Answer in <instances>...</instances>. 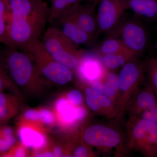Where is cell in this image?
Returning a JSON list of instances; mask_svg holds the SVG:
<instances>
[{
	"label": "cell",
	"instance_id": "obj_1",
	"mask_svg": "<svg viewBox=\"0 0 157 157\" xmlns=\"http://www.w3.org/2000/svg\"><path fill=\"white\" fill-rule=\"evenodd\" d=\"M7 47L23 50L40 40L49 22L50 8L44 0H9Z\"/></svg>",
	"mask_w": 157,
	"mask_h": 157
},
{
	"label": "cell",
	"instance_id": "obj_2",
	"mask_svg": "<svg viewBox=\"0 0 157 157\" xmlns=\"http://www.w3.org/2000/svg\"><path fill=\"white\" fill-rule=\"evenodd\" d=\"M42 42L55 61L72 71L78 69L82 59L87 55L57 27L48 28L43 34Z\"/></svg>",
	"mask_w": 157,
	"mask_h": 157
},
{
	"label": "cell",
	"instance_id": "obj_3",
	"mask_svg": "<svg viewBox=\"0 0 157 157\" xmlns=\"http://www.w3.org/2000/svg\"><path fill=\"white\" fill-rule=\"evenodd\" d=\"M22 51L29 54L36 62L37 69L50 81L63 85L73 79V71L55 61L41 40L31 43Z\"/></svg>",
	"mask_w": 157,
	"mask_h": 157
},
{
	"label": "cell",
	"instance_id": "obj_4",
	"mask_svg": "<svg viewBox=\"0 0 157 157\" xmlns=\"http://www.w3.org/2000/svg\"><path fill=\"white\" fill-rule=\"evenodd\" d=\"M129 146L147 157L157 155V123L132 116L128 123Z\"/></svg>",
	"mask_w": 157,
	"mask_h": 157
},
{
	"label": "cell",
	"instance_id": "obj_5",
	"mask_svg": "<svg viewBox=\"0 0 157 157\" xmlns=\"http://www.w3.org/2000/svg\"><path fill=\"white\" fill-rule=\"evenodd\" d=\"M5 51V61L10 75L16 84L25 86L38 80V70L34 67L28 53L9 47H7Z\"/></svg>",
	"mask_w": 157,
	"mask_h": 157
},
{
	"label": "cell",
	"instance_id": "obj_6",
	"mask_svg": "<svg viewBox=\"0 0 157 157\" xmlns=\"http://www.w3.org/2000/svg\"><path fill=\"white\" fill-rule=\"evenodd\" d=\"M145 67L136 59L127 62L119 74L121 96L118 111H122L129 105L133 94L137 93L144 77Z\"/></svg>",
	"mask_w": 157,
	"mask_h": 157
},
{
	"label": "cell",
	"instance_id": "obj_7",
	"mask_svg": "<svg viewBox=\"0 0 157 157\" xmlns=\"http://www.w3.org/2000/svg\"><path fill=\"white\" fill-rule=\"evenodd\" d=\"M123 21L109 37L119 35L126 47L135 56H139L146 50L148 46V37L146 29L136 18Z\"/></svg>",
	"mask_w": 157,
	"mask_h": 157
},
{
	"label": "cell",
	"instance_id": "obj_8",
	"mask_svg": "<svg viewBox=\"0 0 157 157\" xmlns=\"http://www.w3.org/2000/svg\"><path fill=\"white\" fill-rule=\"evenodd\" d=\"M97 15L98 33L112 35L122 21L128 9L126 0H101Z\"/></svg>",
	"mask_w": 157,
	"mask_h": 157
},
{
	"label": "cell",
	"instance_id": "obj_9",
	"mask_svg": "<svg viewBox=\"0 0 157 157\" xmlns=\"http://www.w3.org/2000/svg\"><path fill=\"white\" fill-rule=\"evenodd\" d=\"M86 143L90 146L101 149H110L121 143V135L116 130L101 124L88 128L83 135Z\"/></svg>",
	"mask_w": 157,
	"mask_h": 157
},
{
	"label": "cell",
	"instance_id": "obj_10",
	"mask_svg": "<svg viewBox=\"0 0 157 157\" xmlns=\"http://www.w3.org/2000/svg\"><path fill=\"white\" fill-rule=\"evenodd\" d=\"M55 21L58 25V28L76 45L91 46L94 44L95 38L78 25L69 10L62 14Z\"/></svg>",
	"mask_w": 157,
	"mask_h": 157
},
{
	"label": "cell",
	"instance_id": "obj_11",
	"mask_svg": "<svg viewBox=\"0 0 157 157\" xmlns=\"http://www.w3.org/2000/svg\"><path fill=\"white\" fill-rule=\"evenodd\" d=\"M95 4L83 5L78 3L68 10L78 25L94 38L98 33L97 15L94 12Z\"/></svg>",
	"mask_w": 157,
	"mask_h": 157
},
{
	"label": "cell",
	"instance_id": "obj_12",
	"mask_svg": "<svg viewBox=\"0 0 157 157\" xmlns=\"http://www.w3.org/2000/svg\"><path fill=\"white\" fill-rule=\"evenodd\" d=\"M128 9L148 20L157 21V0H126Z\"/></svg>",
	"mask_w": 157,
	"mask_h": 157
},
{
	"label": "cell",
	"instance_id": "obj_13",
	"mask_svg": "<svg viewBox=\"0 0 157 157\" xmlns=\"http://www.w3.org/2000/svg\"><path fill=\"white\" fill-rule=\"evenodd\" d=\"M157 106V97L154 91L149 85L144 89L137 93L134 98L135 115L151 109Z\"/></svg>",
	"mask_w": 157,
	"mask_h": 157
},
{
	"label": "cell",
	"instance_id": "obj_14",
	"mask_svg": "<svg viewBox=\"0 0 157 157\" xmlns=\"http://www.w3.org/2000/svg\"><path fill=\"white\" fill-rule=\"evenodd\" d=\"M87 57H84L78 67L80 73L89 81L98 80L102 75L101 65L97 60Z\"/></svg>",
	"mask_w": 157,
	"mask_h": 157
},
{
	"label": "cell",
	"instance_id": "obj_15",
	"mask_svg": "<svg viewBox=\"0 0 157 157\" xmlns=\"http://www.w3.org/2000/svg\"><path fill=\"white\" fill-rule=\"evenodd\" d=\"M99 51L101 55L109 54H124L137 57L124 45L120 39L109 37L104 40L99 46Z\"/></svg>",
	"mask_w": 157,
	"mask_h": 157
},
{
	"label": "cell",
	"instance_id": "obj_16",
	"mask_svg": "<svg viewBox=\"0 0 157 157\" xmlns=\"http://www.w3.org/2000/svg\"><path fill=\"white\" fill-rule=\"evenodd\" d=\"M20 140L21 143L29 147L39 148L45 144V139L39 132L29 128H23L19 132Z\"/></svg>",
	"mask_w": 157,
	"mask_h": 157
},
{
	"label": "cell",
	"instance_id": "obj_17",
	"mask_svg": "<svg viewBox=\"0 0 157 157\" xmlns=\"http://www.w3.org/2000/svg\"><path fill=\"white\" fill-rule=\"evenodd\" d=\"M16 109L15 98L0 92V122L9 119L15 114Z\"/></svg>",
	"mask_w": 157,
	"mask_h": 157
},
{
	"label": "cell",
	"instance_id": "obj_18",
	"mask_svg": "<svg viewBox=\"0 0 157 157\" xmlns=\"http://www.w3.org/2000/svg\"><path fill=\"white\" fill-rule=\"evenodd\" d=\"M82 0H51L49 22L56 21L62 14L73 6L81 2Z\"/></svg>",
	"mask_w": 157,
	"mask_h": 157
},
{
	"label": "cell",
	"instance_id": "obj_19",
	"mask_svg": "<svg viewBox=\"0 0 157 157\" xmlns=\"http://www.w3.org/2000/svg\"><path fill=\"white\" fill-rule=\"evenodd\" d=\"M136 57L124 54H109L101 55V62L105 67L114 70L124 66L127 62L136 59Z\"/></svg>",
	"mask_w": 157,
	"mask_h": 157
},
{
	"label": "cell",
	"instance_id": "obj_20",
	"mask_svg": "<svg viewBox=\"0 0 157 157\" xmlns=\"http://www.w3.org/2000/svg\"><path fill=\"white\" fill-rule=\"evenodd\" d=\"M10 9L9 0H0V42L8 46V27Z\"/></svg>",
	"mask_w": 157,
	"mask_h": 157
},
{
	"label": "cell",
	"instance_id": "obj_21",
	"mask_svg": "<svg viewBox=\"0 0 157 157\" xmlns=\"http://www.w3.org/2000/svg\"><path fill=\"white\" fill-rule=\"evenodd\" d=\"M15 142L16 139L12 129L9 127H0V153L8 151Z\"/></svg>",
	"mask_w": 157,
	"mask_h": 157
},
{
	"label": "cell",
	"instance_id": "obj_22",
	"mask_svg": "<svg viewBox=\"0 0 157 157\" xmlns=\"http://www.w3.org/2000/svg\"><path fill=\"white\" fill-rule=\"evenodd\" d=\"M66 99H61L57 102L56 107L63 119L68 122L76 120V107Z\"/></svg>",
	"mask_w": 157,
	"mask_h": 157
},
{
	"label": "cell",
	"instance_id": "obj_23",
	"mask_svg": "<svg viewBox=\"0 0 157 157\" xmlns=\"http://www.w3.org/2000/svg\"><path fill=\"white\" fill-rule=\"evenodd\" d=\"M86 96L96 101L104 110L113 109V104L111 99L103 94L96 91L91 87H87L85 90Z\"/></svg>",
	"mask_w": 157,
	"mask_h": 157
},
{
	"label": "cell",
	"instance_id": "obj_24",
	"mask_svg": "<svg viewBox=\"0 0 157 157\" xmlns=\"http://www.w3.org/2000/svg\"><path fill=\"white\" fill-rule=\"evenodd\" d=\"M104 85V95L110 99L114 98L119 89L118 76L115 73H108L106 76V83Z\"/></svg>",
	"mask_w": 157,
	"mask_h": 157
},
{
	"label": "cell",
	"instance_id": "obj_25",
	"mask_svg": "<svg viewBox=\"0 0 157 157\" xmlns=\"http://www.w3.org/2000/svg\"><path fill=\"white\" fill-rule=\"evenodd\" d=\"M150 85L157 97V58H151L147 62L145 67Z\"/></svg>",
	"mask_w": 157,
	"mask_h": 157
},
{
	"label": "cell",
	"instance_id": "obj_26",
	"mask_svg": "<svg viewBox=\"0 0 157 157\" xmlns=\"http://www.w3.org/2000/svg\"><path fill=\"white\" fill-rule=\"evenodd\" d=\"M67 100L73 106L77 107L82 104L83 100V96L78 90H72L68 93Z\"/></svg>",
	"mask_w": 157,
	"mask_h": 157
},
{
	"label": "cell",
	"instance_id": "obj_27",
	"mask_svg": "<svg viewBox=\"0 0 157 157\" xmlns=\"http://www.w3.org/2000/svg\"><path fill=\"white\" fill-rule=\"evenodd\" d=\"M12 86V82L0 61V92Z\"/></svg>",
	"mask_w": 157,
	"mask_h": 157
},
{
	"label": "cell",
	"instance_id": "obj_28",
	"mask_svg": "<svg viewBox=\"0 0 157 157\" xmlns=\"http://www.w3.org/2000/svg\"><path fill=\"white\" fill-rule=\"evenodd\" d=\"M137 116L144 120L157 123V106L141 113Z\"/></svg>",
	"mask_w": 157,
	"mask_h": 157
},
{
	"label": "cell",
	"instance_id": "obj_29",
	"mask_svg": "<svg viewBox=\"0 0 157 157\" xmlns=\"http://www.w3.org/2000/svg\"><path fill=\"white\" fill-rule=\"evenodd\" d=\"M40 114V120L46 124H50L53 121V116L50 111L46 109H43L39 111Z\"/></svg>",
	"mask_w": 157,
	"mask_h": 157
},
{
	"label": "cell",
	"instance_id": "obj_30",
	"mask_svg": "<svg viewBox=\"0 0 157 157\" xmlns=\"http://www.w3.org/2000/svg\"><path fill=\"white\" fill-rule=\"evenodd\" d=\"M85 100L88 107L94 112L102 113L103 110H104L96 101L90 99L87 96L86 97Z\"/></svg>",
	"mask_w": 157,
	"mask_h": 157
},
{
	"label": "cell",
	"instance_id": "obj_31",
	"mask_svg": "<svg viewBox=\"0 0 157 157\" xmlns=\"http://www.w3.org/2000/svg\"><path fill=\"white\" fill-rule=\"evenodd\" d=\"M24 117L27 119L31 121L40 120V114L39 111L33 109H30L27 110L25 113Z\"/></svg>",
	"mask_w": 157,
	"mask_h": 157
},
{
	"label": "cell",
	"instance_id": "obj_32",
	"mask_svg": "<svg viewBox=\"0 0 157 157\" xmlns=\"http://www.w3.org/2000/svg\"><path fill=\"white\" fill-rule=\"evenodd\" d=\"M76 120L80 121L86 116L87 111L84 107L80 105L76 107Z\"/></svg>",
	"mask_w": 157,
	"mask_h": 157
},
{
	"label": "cell",
	"instance_id": "obj_33",
	"mask_svg": "<svg viewBox=\"0 0 157 157\" xmlns=\"http://www.w3.org/2000/svg\"><path fill=\"white\" fill-rule=\"evenodd\" d=\"M88 150L87 147L83 146L78 147L76 149L74 153V156L76 157H84L88 155Z\"/></svg>",
	"mask_w": 157,
	"mask_h": 157
},
{
	"label": "cell",
	"instance_id": "obj_34",
	"mask_svg": "<svg viewBox=\"0 0 157 157\" xmlns=\"http://www.w3.org/2000/svg\"><path fill=\"white\" fill-rule=\"evenodd\" d=\"M91 87L98 92L104 94V85L98 80L92 82Z\"/></svg>",
	"mask_w": 157,
	"mask_h": 157
},
{
	"label": "cell",
	"instance_id": "obj_35",
	"mask_svg": "<svg viewBox=\"0 0 157 157\" xmlns=\"http://www.w3.org/2000/svg\"><path fill=\"white\" fill-rule=\"evenodd\" d=\"M13 152V153L11 154L10 155L12 156L17 157H22L26 156V152L25 150L22 147H17Z\"/></svg>",
	"mask_w": 157,
	"mask_h": 157
},
{
	"label": "cell",
	"instance_id": "obj_36",
	"mask_svg": "<svg viewBox=\"0 0 157 157\" xmlns=\"http://www.w3.org/2000/svg\"><path fill=\"white\" fill-rule=\"evenodd\" d=\"M53 154L54 157L63 156V151L62 149L60 147H56L54 149Z\"/></svg>",
	"mask_w": 157,
	"mask_h": 157
},
{
	"label": "cell",
	"instance_id": "obj_37",
	"mask_svg": "<svg viewBox=\"0 0 157 157\" xmlns=\"http://www.w3.org/2000/svg\"><path fill=\"white\" fill-rule=\"evenodd\" d=\"M42 157H54L53 153L51 152H45L43 154H42Z\"/></svg>",
	"mask_w": 157,
	"mask_h": 157
},
{
	"label": "cell",
	"instance_id": "obj_38",
	"mask_svg": "<svg viewBox=\"0 0 157 157\" xmlns=\"http://www.w3.org/2000/svg\"><path fill=\"white\" fill-rule=\"evenodd\" d=\"M156 49L157 50V35L156 38Z\"/></svg>",
	"mask_w": 157,
	"mask_h": 157
},
{
	"label": "cell",
	"instance_id": "obj_39",
	"mask_svg": "<svg viewBox=\"0 0 157 157\" xmlns=\"http://www.w3.org/2000/svg\"><path fill=\"white\" fill-rule=\"evenodd\" d=\"M93 2H94V3H97V0H93Z\"/></svg>",
	"mask_w": 157,
	"mask_h": 157
},
{
	"label": "cell",
	"instance_id": "obj_40",
	"mask_svg": "<svg viewBox=\"0 0 157 157\" xmlns=\"http://www.w3.org/2000/svg\"><path fill=\"white\" fill-rule=\"evenodd\" d=\"M100 1H101V0H97V3H98V2H100Z\"/></svg>",
	"mask_w": 157,
	"mask_h": 157
},
{
	"label": "cell",
	"instance_id": "obj_41",
	"mask_svg": "<svg viewBox=\"0 0 157 157\" xmlns=\"http://www.w3.org/2000/svg\"><path fill=\"white\" fill-rule=\"evenodd\" d=\"M90 1V2H93V0H89Z\"/></svg>",
	"mask_w": 157,
	"mask_h": 157
},
{
	"label": "cell",
	"instance_id": "obj_42",
	"mask_svg": "<svg viewBox=\"0 0 157 157\" xmlns=\"http://www.w3.org/2000/svg\"></svg>",
	"mask_w": 157,
	"mask_h": 157
}]
</instances>
